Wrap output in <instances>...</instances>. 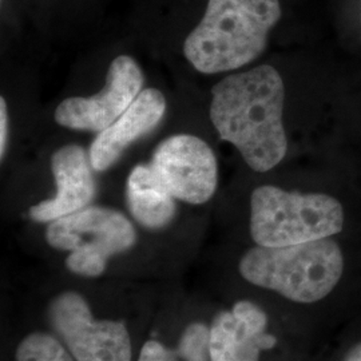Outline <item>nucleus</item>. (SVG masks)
<instances>
[{"mask_svg": "<svg viewBox=\"0 0 361 361\" xmlns=\"http://www.w3.org/2000/svg\"><path fill=\"white\" fill-rule=\"evenodd\" d=\"M280 18L279 0H207L201 22L185 39V58L202 74L241 68L264 52Z\"/></svg>", "mask_w": 361, "mask_h": 361, "instance_id": "obj_2", "label": "nucleus"}, {"mask_svg": "<svg viewBox=\"0 0 361 361\" xmlns=\"http://www.w3.org/2000/svg\"><path fill=\"white\" fill-rule=\"evenodd\" d=\"M138 361H185L177 349L165 347L157 340H149L143 344Z\"/></svg>", "mask_w": 361, "mask_h": 361, "instance_id": "obj_15", "label": "nucleus"}, {"mask_svg": "<svg viewBox=\"0 0 361 361\" xmlns=\"http://www.w3.org/2000/svg\"><path fill=\"white\" fill-rule=\"evenodd\" d=\"M166 111V99L157 89H146L129 109L104 131L90 146L91 166L95 171L111 168L131 143L154 129Z\"/></svg>", "mask_w": 361, "mask_h": 361, "instance_id": "obj_11", "label": "nucleus"}, {"mask_svg": "<svg viewBox=\"0 0 361 361\" xmlns=\"http://www.w3.org/2000/svg\"><path fill=\"white\" fill-rule=\"evenodd\" d=\"M284 80L271 66L232 74L212 89L210 119L219 138L243 155L247 166L269 171L284 159Z\"/></svg>", "mask_w": 361, "mask_h": 361, "instance_id": "obj_1", "label": "nucleus"}, {"mask_svg": "<svg viewBox=\"0 0 361 361\" xmlns=\"http://www.w3.org/2000/svg\"><path fill=\"white\" fill-rule=\"evenodd\" d=\"M90 157L78 145H66L51 158V171L56 194L30 207V219L50 224L90 205L95 195V180Z\"/></svg>", "mask_w": 361, "mask_h": 361, "instance_id": "obj_10", "label": "nucleus"}, {"mask_svg": "<svg viewBox=\"0 0 361 361\" xmlns=\"http://www.w3.org/2000/svg\"><path fill=\"white\" fill-rule=\"evenodd\" d=\"M49 322L75 361H131L133 344L122 322L95 320L85 297L67 290L54 297Z\"/></svg>", "mask_w": 361, "mask_h": 361, "instance_id": "obj_6", "label": "nucleus"}, {"mask_svg": "<svg viewBox=\"0 0 361 361\" xmlns=\"http://www.w3.org/2000/svg\"><path fill=\"white\" fill-rule=\"evenodd\" d=\"M142 70L129 56L121 55L111 62L104 90L91 97H73L55 110V122L71 130L101 133L111 126L142 92Z\"/></svg>", "mask_w": 361, "mask_h": 361, "instance_id": "obj_8", "label": "nucleus"}, {"mask_svg": "<svg viewBox=\"0 0 361 361\" xmlns=\"http://www.w3.org/2000/svg\"><path fill=\"white\" fill-rule=\"evenodd\" d=\"M210 328L205 324H190L180 336L177 350L185 361H210Z\"/></svg>", "mask_w": 361, "mask_h": 361, "instance_id": "obj_14", "label": "nucleus"}, {"mask_svg": "<svg viewBox=\"0 0 361 361\" xmlns=\"http://www.w3.org/2000/svg\"><path fill=\"white\" fill-rule=\"evenodd\" d=\"M46 241L56 250L70 252L66 267L71 273L98 277L106 271L109 258L135 245L137 232L116 209L87 207L50 222Z\"/></svg>", "mask_w": 361, "mask_h": 361, "instance_id": "obj_5", "label": "nucleus"}, {"mask_svg": "<svg viewBox=\"0 0 361 361\" xmlns=\"http://www.w3.org/2000/svg\"><path fill=\"white\" fill-rule=\"evenodd\" d=\"M344 361H361V343L349 350Z\"/></svg>", "mask_w": 361, "mask_h": 361, "instance_id": "obj_17", "label": "nucleus"}, {"mask_svg": "<svg viewBox=\"0 0 361 361\" xmlns=\"http://www.w3.org/2000/svg\"><path fill=\"white\" fill-rule=\"evenodd\" d=\"M8 145V110L6 99L0 98V158L4 159Z\"/></svg>", "mask_w": 361, "mask_h": 361, "instance_id": "obj_16", "label": "nucleus"}, {"mask_svg": "<svg viewBox=\"0 0 361 361\" xmlns=\"http://www.w3.org/2000/svg\"><path fill=\"white\" fill-rule=\"evenodd\" d=\"M150 165L178 201L202 205L216 193L219 183L216 155L204 140L195 135L169 137L155 149Z\"/></svg>", "mask_w": 361, "mask_h": 361, "instance_id": "obj_7", "label": "nucleus"}, {"mask_svg": "<svg viewBox=\"0 0 361 361\" xmlns=\"http://www.w3.org/2000/svg\"><path fill=\"white\" fill-rule=\"evenodd\" d=\"M126 198L131 216L147 229H162L176 217V198L150 164L131 170Z\"/></svg>", "mask_w": 361, "mask_h": 361, "instance_id": "obj_12", "label": "nucleus"}, {"mask_svg": "<svg viewBox=\"0 0 361 361\" xmlns=\"http://www.w3.org/2000/svg\"><path fill=\"white\" fill-rule=\"evenodd\" d=\"M15 361H75V359L58 337L44 332H32L18 344Z\"/></svg>", "mask_w": 361, "mask_h": 361, "instance_id": "obj_13", "label": "nucleus"}, {"mask_svg": "<svg viewBox=\"0 0 361 361\" xmlns=\"http://www.w3.org/2000/svg\"><path fill=\"white\" fill-rule=\"evenodd\" d=\"M267 326V313L252 301L243 300L219 312L210 325V361H259L261 350L276 344Z\"/></svg>", "mask_w": 361, "mask_h": 361, "instance_id": "obj_9", "label": "nucleus"}, {"mask_svg": "<svg viewBox=\"0 0 361 361\" xmlns=\"http://www.w3.org/2000/svg\"><path fill=\"white\" fill-rule=\"evenodd\" d=\"M344 210L331 195L259 186L250 197V235L259 246H289L343 231Z\"/></svg>", "mask_w": 361, "mask_h": 361, "instance_id": "obj_4", "label": "nucleus"}, {"mask_svg": "<svg viewBox=\"0 0 361 361\" xmlns=\"http://www.w3.org/2000/svg\"><path fill=\"white\" fill-rule=\"evenodd\" d=\"M243 279L300 304L317 302L338 284L344 257L331 238L297 245L255 246L238 264Z\"/></svg>", "mask_w": 361, "mask_h": 361, "instance_id": "obj_3", "label": "nucleus"}]
</instances>
